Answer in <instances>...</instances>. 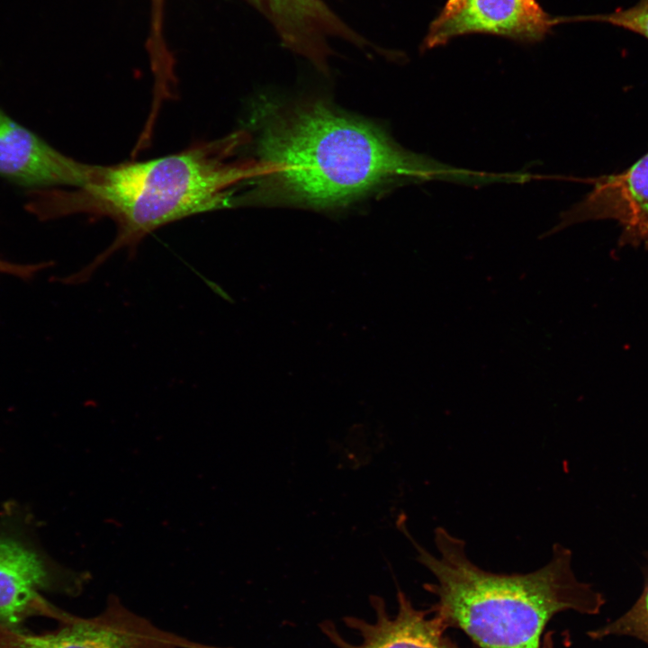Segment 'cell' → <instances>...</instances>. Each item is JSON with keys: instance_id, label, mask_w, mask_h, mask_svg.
Instances as JSON below:
<instances>
[{"instance_id": "obj_1", "label": "cell", "mask_w": 648, "mask_h": 648, "mask_svg": "<svg viewBox=\"0 0 648 648\" xmlns=\"http://www.w3.org/2000/svg\"><path fill=\"white\" fill-rule=\"evenodd\" d=\"M252 178L264 196L316 208L346 205L392 183L460 180L463 170L405 150L383 130L322 101L266 116Z\"/></svg>"}, {"instance_id": "obj_2", "label": "cell", "mask_w": 648, "mask_h": 648, "mask_svg": "<svg viewBox=\"0 0 648 648\" xmlns=\"http://www.w3.org/2000/svg\"><path fill=\"white\" fill-rule=\"evenodd\" d=\"M410 540L417 560L435 578L424 585L436 598L428 610L446 629L461 630L480 648H543L544 628L556 614L594 616L606 603L601 592L577 578L572 554L561 544L534 572L495 573L473 563L465 542L443 526L434 531L438 555Z\"/></svg>"}, {"instance_id": "obj_3", "label": "cell", "mask_w": 648, "mask_h": 648, "mask_svg": "<svg viewBox=\"0 0 648 648\" xmlns=\"http://www.w3.org/2000/svg\"><path fill=\"white\" fill-rule=\"evenodd\" d=\"M229 142L215 141L145 161L93 166L76 191L55 190L49 205L54 217L91 212L112 219L114 241L71 275L85 283L115 252L134 249L155 230L178 220L227 206L234 187L251 178L252 165L230 162Z\"/></svg>"}, {"instance_id": "obj_4", "label": "cell", "mask_w": 648, "mask_h": 648, "mask_svg": "<svg viewBox=\"0 0 648 648\" xmlns=\"http://www.w3.org/2000/svg\"><path fill=\"white\" fill-rule=\"evenodd\" d=\"M29 508L14 500L0 510V625L24 627L31 617L64 623L75 616L45 598L44 593L74 596L88 575L66 568L43 549Z\"/></svg>"}, {"instance_id": "obj_5", "label": "cell", "mask_w": 648, "mask_h": 648, "mask_svg": "<svg viewBox=\"0 0 648 648\" xmlns=\"http://www.w3.org/2000/svg\"><path fill=\"white\" fill-rule=\"evenodd\" d=\"M0 648H229L165 631L130 611L117 598L93 617L74 616L48 632L0 625Z\"/></svg>"}, {"instance_id": "obj_6", "label": "cell", "mask_w": 648, "mask_h": 648, "mask_svg": "<svg viewBox=\"0 0 648 648\" xmlns=\"http://www.w3.org/2000/svg\"><path fill=\"white\" fill-rule=\"evenodd\" d=\"M572 16H554L538 0H446L431 22L423 41L426 50L469 34H488L533 44Z\"/></svg>"}, {"instance_id": "obj_7", "label": "cell", "mask_w": 648, "mask_h": 648, "mask_svg": "<svg viewBox=\"0 0 648 648\" xmlns=\"http://www.w3.org/2000/svg\"><path fill=\"white\" fill-rule=\"evenodd\" d=\"M589 182L591 190L562 212L550 233L589 220H612L621 230L618 248L648 249V151L623 171Z\"/></svg>"}, {"instance_id": "obj_8", "label": "cell", "mask_w": 648, "mask_h": 648, "mask_svg": "<svg viewBox=\"0 0 648 648\" xmlns=\"http://www.w3.org/2000/svg\"><path fill=\"white\" fill-rule=\"evenodd\" d=\"M397 599L398 612L393 616L388 614L382 598L372 596L374 623L353 616L343 618L345 625L361 636L360 644L346 641L330 620H323L320 628L337 648H460L428 609L416 608L400 590Z\"/></svg>"}, {"instance_id": "obj_9", "label": "cell", "mask_w": 648, "mask_h": 648, "mask_svg": "<svg viewBox=\"0 0 648 648\" xmlns=\"http://www.w3.org/2000/svg\"><path fill=\"white\" fill-rule=\"evenodd\" d=\"M272 24L286 48L324 68L331 43L366 40L334 12L327 0H249Z\"/></svg>"}, {"instance_id": "obj_10", "label": "cell", "mask_w": 648, "mask_h": 648, "mask_svg": "<svg viewBox=\"0 0 648 648\" xmlns=\"http://www.w3.org/2000/svg\"><path fill=\"white\" fill-rule=\"evenodd\" d=\"M91 168L63 155L0 108V176L30 187L79 188Z\"/></svg>"}, {"instance_id": "obj_11", "label": "cell", "mask_w": 648, "mask_h": 648, "mask_svg": "<svg viewBox=\"0 0 648 648\" xmlns=\"http://www.w3.org/2000/svg\"><path fill=\"white\" fill-rule=\"evenodd\" d=\"M596 640L630 637L648 645V570L643 590L633 605L617 617L589 632Z\"/></svg>"}, {"instance_id": "obj_12", "label": "cell", "mask_w": 648, "mask_h": 648, "mask_svg": "<svg viewBox=\"0 0 648 648\" xmlns=\"http://www.w3.org/2000/svg\"><path fill=\"white\" fill-rule=\"evenodd\" d=\"M578 20L608 23L635 32L648 40V0H639L634 6L617 9L610 14L577 15Z\"/></svg>"}, {"instance_id": "obj_13", "label": "cell", "mask_w": 648, "mask_h": 648, "mask_svg": "<svg viewBox=\"0 0 648 648\" xmlns=\"http://www.w3.org/2000/svg\"><path fill=\"white\" fill-rule=\"evenodd\" d=\"M50 262L37 265H20L0 258V274H11L24 280L32 278L38 271L48 267Z\"/></svg>"}, {"instance_id": "obj_14", "label": "cell", "mask_w": 648, "mask_h": 648, "mask_svg": "<svg viewBox=\"0 0 648 648\" xmlns=\"http://www.w3.org/2000/svg\"><path fill=\"white\" fill-rule=\"evenodd\" d=\"M155 1H159V2H160V1H163V0H155Z\"/></svg>"}]
</instances>
